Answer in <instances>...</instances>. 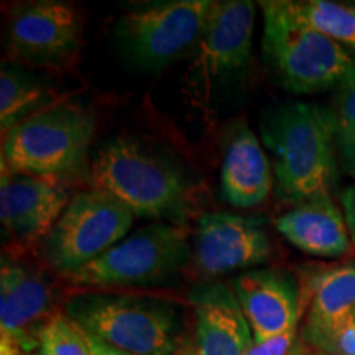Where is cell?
I'll return each mask as SVG.
<instances>
[{
	"mask_svg": "<svg viewBox=\"0 0 355 355\" xmlns=\"http://www.w3.org/2000/svg\"><path fill=\"white\" fill-rule=\"evenodd\" d=\"M272 259L263 222L232 212H209L199 219L193 241V263L204 278L255 268Z\"/></svg>",
	"mask_w": 355,
	"mask_h": 355,
	"instance_id": "8fae6325",
	"label": "cell"
},
{
	"mask_svg": "<svg viewBox=\"0 0 355 355\" xmlns=\"http://www.w3.org/2000/svg\"><path fill=\"white\" fill-rule=\"evenodd\" d=\"M293 12L316 32L355 51V6L329 0H288Z\"/></svg>",
	"mask_w": 355,
	"mask_h": 355,
	"instance_id": "ffe728a7",
	"label": "cell"
},
{
	"mask_svg": "<svg viewBox=\"0 0 355 355\" xmlns=\"http://www.w3.org/2000/svg\"><path fill=\"white\" fill-rule=\"evenodd\" d=\"M265 63L283 87L316 94L337 87L355 60L343 44L316 32L293 12L288 0L260 2Z\"/></svg>",
	"mask_w": 355,
	"mask_h": 355,
	"instance_id": "3957f363",
	"label": "cell"
},
{
	"mask_svg": "<svg viewBox=\"0 0 355 355\" xmlns=\"http://www.w3.org/2000/svg\"><path fill=\"white\" fill-rule=\"evenodd\" d=\"M296 332H298V326L278 336L270 337V339H254V343L247 349L245 355H290L293 347L298 343Z\"/></svg>",
	"mask_w": 355,
	"mask_h": 355,
	"instance_id": "cb8c5ba5",
	"label": "cell"
},
{
	"mask_svg": "<svg viewBox=\"0 0 355 355\" xmlns=\"http://www.w3.org/2000/svg\"><path fill=\"white\" fill-rule=\"evenodd\" d=\"M94 130V115L87 109L55 102L2 137V163L24 175L71 173L86 158Z\"/></svg>",
	"mask_w": 355,
	"mask_h": 355,
	"instance_id": "5b68a950",
	"label": "cell"
},
{
	"mask_svg": "<svg viewBox=\"0 0 355 355\" xmlns=\"http://www.w3.org/2000/svg\"><path fill=\"white\" fill-rule=\"evenodd\" d=\"M69 201L68 188L60 176L24 175L2 163L0 220L15 245L43 243Z\"/></svg>",
	"mask_w": 355,
	"mask_h": 355,
	"instance_id": "7c38bea8",
	"label": "cell"
},
{
	"mask_svg": "<svg viewBox=\"0 0 355 355\" xmlns=\"http://www.w3.org/2000/svg\"><path fill=\"white\" fill-rule=\"evenodd\" d=\"M290 355H308V350H306L304 340H300L298 339V343H296L295 347H293Z\"/></svg>",
	"mask_w": 355,
	"mask_h": 355,
	"instance_id": "4316f807",
	"label": "cell"
},
{
	"mask_svg": "<svg viewBox=\"0 0 355 355\" xmlns=\"http://www.w3.org/2000/svg\"><path fill=\"white\" fill-rule=\"evenodd\" d=\"M66 314L89 334L132 355H184L189 337L168 301L115 293H86L66 303Z\"/></svg>",
	"mask_w": 355,
	"mask_h": 355,
	"instance_id": "7a4b0ae2",
	"label": "cell"
},
{
	"mask_svg": "<svg viewBox=\"0 0 355 355\" xmlns=\"http://www.w3.org/2000/svg\"><path fill=\"white\" fill-rule=\"evenodd\" d=\"M329 114L336 150L347 175L355 178V64L345 74L332 97Z\"/></svg>",
	"mask_w": 355,
	"mask_h": 355,
	"instance_id": "44dd1931",
	"label": "cell"
},
{
	"mask_svg": "<svg viewBox=\"0 0 355 355\" xmlns=\"http://www.w3.org/2000/svg\"><path fill=\"white\" fill-rule=\"evenodd\" d=\"M188 232L178 224L146 225L115 243L104 255L68 275L66 282L81 288H128L165 283L188 265Z\"/></svg>",
	"mask_w": 355,
	"mask_h": 355,
	"instance_id": "8992f818",
	"label": "cell"
},
{
	"mask_svg": "<svg viewBox=\"0 0 355 355\" xmlns=\"http://www.w3.org/2000/svg\"><path fill=\"white\" fill-rule=\"evenodd\" d=\"M278 232L304 254L337 259L352 252L347 224L331 196L301 202L277 219Z\"/></svg>",
	"mask_w": 355,
	"mask_h": 355,
	"instance_id": "2e32d148",
	"label": "cell"
},
{
	"mask_svg": "<svg viewBox=\"0 0 355 355\" xmlns=\"http://www.w3.org/2000/svg\"><path fill=\"white\" fill-rule=\"evenodd\" d=\"M303 306H309L306 322H321L339 316L355 306V261L319 266L308 273L303 290Z\"/></svg>",
	"mask_w": 355,
	"mask_h": 355,
	"instance_id": "ac0fdd59",
	"label": "cell"
},
{
	"mask_svg": "<svg viewBox=\"0 0 355 355\" xmlns=\"http://www.w3.org/2000/svg\"><path fill=\"white\" fill-rule=\"evenodd\" d=\"M340 204H343V214L347 224L350 241L355 247V184L347 186L340 194Z\"/></svg>",
	"mask_w": 355,
	"mask_h": 355,
	"instance_id": "d4e9b609",
	"label": "cell"
},
{
	"mask_svg": "<svg viewBox=\"0 0 355 355\" xmlns=\"http://www.w3.org/2000/svg\"><path fill=\"white\" fill-rule=\"evenodd\" d=\"M189 301L194 329L184 355H245L254 334L230 285L202 283Z\"/></svg>",
	"mask_w": 355,
	"mask_h": 355,
	"instance_id": "9a60e30c",
	"label": "cell"
},
{
	"mask_svg": "<svg viewBox=\"0 0 355 355\" xmlns=\"http://www.w3.org/2000/svg\"><path fill=\"white\" fill-rule=\"evenodd\" d=\"M255 6L248 0L214 2L194 46L189 76L202 89L243 68L252 55Z\"/></svg>",
	"mask_w": 355,
	"mask_h": 355,
	"instance_id": "4fadbf2b",
	"label": "cell"
},
{
	"mask_svg": "<svg viewBox=\"0 0 355 355\" xmlns=\"http://www.w3.org/2000/svg\"><path fill=\"white\" fill-rule=\"evenodd\" d=\"M255 340L282 334L300 324L304 306L291 275L273 268L247 270L230 282Z\"/></svg>",
	"mask_w": 355,
	"mask_h": 355,
	"instance_id": "5bb4252c",
	"label": "cell"
},
{
	"mask_svg": "<svg viewBox=\"0 0 355 355\" xmlns=\"http://www.w3.org/2000/svg\"><path fill=\"white\" fill-rule=\"evenodd\" d=\"M86 339H87L89 352H91V355H132L128 352H123L121 349L114 347V345L104 343V340L99 339V337L89 334V332H86Z\"/></svg>",
	"mask_w": 355,
	"mask_h": 355,
	"instance_id": "484cf974",
	"label": "cell"
},
{
	"mask_svg": "<svg viewBox=\"0 0 355 355\" xmlns=\"http://www.w3.org/2000/svg\"><path fill=\"white\" fill-rule=\"evenodd\" d=\"M83 19L73 6L58 0L20 3L8 20L7 51L12 61L63 68L78 56Z\"/></svg>",
	"mask_w": 355,
	"mask_h": 355,
	"instance_id": "9c48e42d",
	"label": "cell"
},
{
	"mask_svg": "<svg viewBox=\"0 0 355 355\" xmlns=\"http://www.w3.org/2000/svg\"><path fill=\"white\" fill-rule=\"evenodd\" d=\"M51 91L42 76L24 66L3 63L0 69V128L2 137L13 127L50 107Z\"/></svg>",
	"mask_w": 355,
	"mask_h": 355,
	"instance_id": "d6986e66",
	"label": "cell"
},
{
	"mask_svg": "<svg viewBox=\"0 0 355 355\" xmlns=\"http://www.w3.org/2000/svg\"><path fill=\"white\" fill-rule=\"evenodd\" d=\"M212 3L211 0L140 3L119 17L115 42L133 66L158 71L196 46Z\"/></svg>",
	"mask_w": 355,
	"mask_h": 355,
	"instance_id": "52a82bcc",
	"label": "cell"
},
{
	"mask_svg": "<svg viewBox=\"0 0 355 355\" xmlns=\"http://www.w3.org/2000/svg\"><path fill=\"white\" fill-rule=\"evenodd\" d=\"M50 283L32 265L3 255L0 265V355H37L51 313Z\"/></svg>",
	"mask_w": 355,
	"mask_h": 355,
	"instance_id": "30bf717a",
	"label": "cell"
},
{
	"mask_svg": "<svg viewBox=\"0 0 355 355\" xmlns=\"http://www.w3.org/2000/svg\"><path fill=\"white\" fill-rule=\"evenodd\" d=\"M37 355H91L86 332L66 313H55L38 332Z\"/></svg>",
	"mask_w": 355,
	"mask_h": 355,
	"instance_id": "603a6c76",
	"label": "cell"
},
{
	"mask_svg": "<svg viewBox=\"0 0 355 355\" xmlns=\"http://www.w3.org/2000/svg\"><path fill=\"white\" fill-rule=\"evenodd\" d=\"M273 186L272 166L259 139L248 125L237 127L220 168V191L225 201L241 209L259 206Z\"/></svg>",
	"mask_w": 355,
	"mask_h": 355,
	"instance_id": "e0dca14e",
	"label": "cell"
},
{
	"mask_svg": "<svg viewBox=\"0 0 355 355\" xmlns=\"http://www.w3.org/2000/svg\"><path fill=\"white\" fill-rule=\"evenodd\" d=\"M135 216L101 189L74 194L42 243L44 261L66 278L125 239Z\"/></svg>",
	"mask_w": 355,
	"mask_h": 355,
	"instance_id": "ba28073f",
	"label": "cell"
},
{
	"mask_svg": "<svg viewBox=\"0 0 355 355\" xmlns=\"http://www.w3.org/2000/svg\"><path fill=\"white\" fill-rule=\"evenodd\" d=\"M261 137L272 152L279 198L301 204L329 196L337 152L329 109L311 102L279 105L266 114Z\"/></svg>",
	"mask_w": 355,
	"mask_h": 355,
	"instance_id": "6da1fadb",
	"label": "cell"
},
{
	"mask_svg": "<svg viewBox=\"0 0 355 355\" xmlns=\"http://www.w3.org/2000/svg\"><path fill=\"white\" fill-rule=\"evenodd\" d=\"M94 188L127 206L135 217L171 219L183 211L186 181L180 170L133 140L117 139L97 152L91 165Z\"/></svg>",
	"mask_w": 355,
	"mask_h": 355,
	"instance_id": "277c9868",
	"label": "cell"
},
{
	"mask_svg": "<svg viewBox=\"0 0 355 355\" xmlns=\"http://www.w3.org/2000/svg\"><path fill=\"white\" fill-rule=\"evenodd\" d=\"M313 355H327V354H321V352H316V354H313Z\"/></svg>",
	"mask_w": 355,
	"mask_h": 355,
	"instance_id": "83f0119b",
	"label": "cell"
},
{
	"mask_svg": "<svg viewBox=\"0 0 355 355\" xmlns=\"http://www.w3.org/2000/svg\"><path fill=\"white\" fill-rule=\"evenodd\" d=\"M303 340L327 355H355V306L321 322H306Z\"/></svg>",
	"mask_w": 355,
	"mask_h": 355,
	"instance_id": "7402d4cb",
	"label": "cell"
}]
</instances>
